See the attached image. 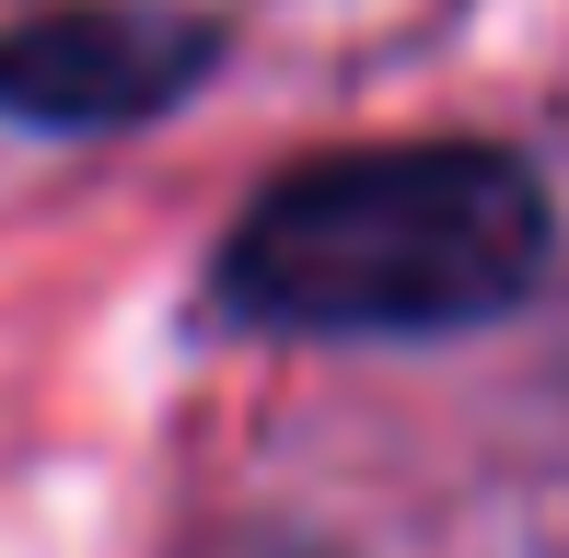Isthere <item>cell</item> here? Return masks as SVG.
Returning <instances> with one entry per match:
<instances>
[{
  "mask_svg": "<svg viewBox=\"0 0 569 558\" xmlns=\"http://www.w3.org/2000/svg\"><path fill=\"white\" fill-rule=\"evenodd\" d=\"M547 268V198L488 140H372L291 163L221 233V302L279 338H442Z\"/></svg>",
  "mask_w": 569,
  "mask_h": 558,
  "instance_id": "6da1fadb",
  "label": "cell"
},
{
  "mask_svg": "<svg viewBox=\"0 0 569 558\" xmlns=\"http://www.w3.org/2000/svg\"><path fill=\"white\" fill-rule=\"evenodd\" d=\"M198 70H210V23L151 12V0H70V12L0 23V117H36V129L151 117Z\"/></svg>",
  "mask_w": 569,
  "mask_h": 558,
  "instance_id": "7a4b0ae2",
  "label": "cell"
}]
</instances>
